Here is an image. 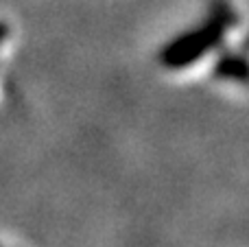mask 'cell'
<instances>
[{
	"mask_svg": "<svg viewBox=\"0 0 249 247\" xmlns=\"http://www.w3.org/2000/svg\"><path fill=\"white\" fill-rule=\"evenodd\" d=\"M7 42H9V29L4 24H0V59H2V53H4Z\"/></svg>",
	"mask_w": 249,
	"mask_h": 247,
	"instance_id": "cell-1",
	"label": "cell"
}]
</instances>
